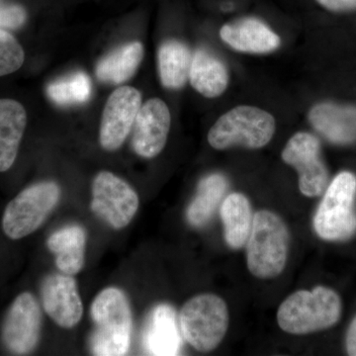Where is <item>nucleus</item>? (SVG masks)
<instances>
[{"instance_id": "20e7f679", "label": "nucleus", "mask_w": 356, "mask_h": 356, "mask_svg": "<svg viewBox=\"0 0 356 356\" xmlns=\"http://www.w3.org/2000/svg\"><path fill=\"white\" fill-rule=\"evenodd\" d=\"M273 115L257 107L238 106L218 119L210 129L208 142L216 149L232 147L261 149L275 133Z\"/></svg>"}, {"instance_id": "2eb2a0df", "label": "nucleus", "mask_w": 356, "mask_h": 356, "mask_svg": "<svg viewBox=\"0 0 356 356\" xmlns=\"http://www.w3.org/2000/svg\"><path fill=\"white\" fill-rule=\"evenodd\" d=\"M222 41L234 50L250 54H267L280 47V36L255 18L235 21L222 26Z\"/></svg>"}, {"instance_id": "4be33fe9", "label": "nucleus", "mask_w": 356, "mask_h": 356, "mask_svg": "<svg viewBox=\"0 0 356 356\" xmlns=\"http://www.w3.org/2000/svg\"><path fill=\"white\" fill-rule=\"evenodd\" d=\"M144 56L139 42L124 44L100 60L96 67V76L103 83L120 84L135 74Z\"/></svg>"}, {"instance_id": "1a4fd4ad", "label": "nucleus", "mask_w": 356, "mask_h": 356, "mask_svg": "<svg viewBox=\"0 0 356 356\" xmlns=\"http://www.w3.org/2000/svg\"><path fill=\"white\" fill-rule=\"evenodd\" d=\"M282 159L299 175V189L307 197L322 195L329 184V172L321 154V143L312 134L300 132L288 140Z\"/></svg>"}, {"instance_id": "bb28decb", "label": "nucleus", "mask_w": 356, "mask_h": 356, "mask_svg": "<svg viewBox=\"0 0 356 356\" xmlns=\"http://www.w3.org/2000/svg\"><path fill=\"white\" fill-rule=\"evenodd\" d=\"M317 2L332 13H350L356 10V0H317Z\"/></svg>"}, {"instance_id": "4468645a", "label": "nucleus", "mask_w": 356, "mask_h": 356, "mask_svg": "<svg viewBox=\"0 0 356 356\" xmlns=\"http://www.w3.org/2000/svg\"><path fill=\"white\" fill-rule=\"evenodd\" d=\"M309 120L329 142L337 145L356 142V105L318 103L310 110Z\"/></svg>"}, {"instance_id": "a878e982", "label": "nucleus", "mask_w": 356, "mask_h": 356, "mask_svg": "<svg viewBox=\"0 0 356 356\" xmlns=\"http://www.w3.org/2000/svg\"><path fill=\"white\" fill-rule=\"evenodd\" d=\"M27 13L18 4L0 0V29L15 30L24 24Z\"/></svg>"}, {"instance_id": "6ab92c4d", "label": "nucleus", "mask_w": 356, "mask_h": 356, "mask_svg": "<svg viewBox=\"0 0 356 356\" xmlns=\"http://www.w3.org/2000/svg\"><path fill=\"white\" fill-rule=\"evenodd\" d=\"M189 79L200 95L215 98L222 95L228 88V70L209 51L198 50L192 57Z\"/></svg>"}, {"instance_id": "39448f33", "label": "nucleus", "mask_w": 356, "mask_h": 356, "mask_svg": "<svg viewBox=\"0 0 356 356\" xmlns=\"http://www.w3.org/2000/svg\"><path fill=\"white\" fill-rule=\"evenodd\" d=\"M356 177L350 172L339 173L327 187L318 205L314 228L325 241H344L356 233Z\"/></svg>"}, {"instance_id": "7ed1b4c3", "label": "nucleus", "mask_w": 356, "mask_h": 356, "mask_svg": "<svg viewBox=\"0 0 356 356\" xmlns=\"http://www.w3.org/2000/svg\"><path fill=\"white\" fill-rule=\"evenodd\" d=\"M290 236L287 226L275 213H255L247 243L248 270L259 280L277 277L286 266Z\"/></svg>"}, {"instance_id": "a211bd4d", "label": "nucleus", "mask_w": 356, "mask_h": 356, "mask_svg": "<svg viewBox=\"0 0 356 356\" xmlns=\"http://www.w3.org/2000/svg\"><path fill=\"white\" fill-rule=\"evenodd\" d=\"M144 346L152 355H177L180 337L172 307L161 305L152 312L145 331Z\"/></svg>"}, {"instance_id": "f03ea898", "label": "nucleus", "mask_w": 356, "mask_h": 356, "mask_svg": "<svg viewBox=\"0 0 356 356\" xmlns=\"http://www.w3.org/2000/svg\"><path fill=\"white\" fill-rule=\"evenodd\" d=\"M341 315V300L337 293L318 286L312 291L300 290L284 300L278 309L277 323L287 334L303 336L330 329Z\"/></svg>"}, {"instance_id": "b1692460", "label": "nucleus", "mask_w": 356, "mask_h": 356, "mask_svg": "<svg viewBox=\"0 0 356 356\" xmlns=\"http://www.w3.org/2000/svg\"><path fill=\"white\" fill-rule=\"evenodd\" d=\"M90 79L84 72H74L49 84L47 95L60 106L81 104L88 102L91 96Z\"/></svg>"}, {"instance_id": "f3484780", "label": "nucleus", "mask_w": 356, "mask_h": 356, "mask_svg": "<svg viewBox=\"0 0 356 356\" xmlns=\"http://www.w3.org/2000/svg\"><path fill=\"white\" fill-rule=\"evenodd\" d=\"M27 124V114L19 102L0 99V172L13 166Z\"/></svg>"}, {"instance_id": "412c9836", "label": "nucleus", "mask_w": 356, "mask_h": 356, "mask_svg": "<svg viewBox=\"0 0 356 356\" xmlns=\"http://www.w3.org/2000/svg\"><path fill=\"white\" fill-rule=\"evenodd\" d=\"M228 189V181L221 175H208L201 180L197 193L187 209L186 216L191 226L200 228L212 219Z\"/></svg>"}, {"instance_id": "cd10ccee", "label": "nucleus", "mask_w": 356, "mask_h": 356, "mask_svg": "<svg viewBox=\"0 0 356 356\" xmlns=\"http://www.w3.org/2000/svg\"><path fill=\"white\" fill-rule=\"evenodd\" d=\"M346 351L348 355L356 356V317L348 327L346 339Z\"/></svg>"}, {"instance_id": "dca6fc26", "label": "nucleus", "mask_w": 356, "mask_h": 356, "mask_svg": "<svg viewBox=\"0 0 356 356\" xmlns=\"http://www.w3.org/2000/svg\"><path fill=\"white\" fill-rule=\"evenodd\" d=\"M47 247L56 254V264L60 273L74 275L86 262V232L83 227L72 225L51 234Z\"/></svg>"}, {"instance_id": "393cba45", "label": "nucleus", "mask_w": 356, "mask_h": 356, "mask_svg": "<svg viewBox=\"0 0 356 356\" xmlns=\"http://www.w3.org/2000/svg\"><path fill=\"white\" fill-rule=\"evenodd\" d=\"M24 51L6 30L0 29V76L13 74L22 67Z\"/></svg>"}, {"instance_id": "aec40b11", "label": "nucleus", "mask_w": 356, "mask_h": 356, "mask_svg": "<svg viewBox=\"0 0 356 356\" xmlns=\"http://www.w3.org/2000/svg\"><path fill=\"white\" fill-rule=\"evenodd\" d=\"M220 213L224 224L225 238L229 247L234 250L245 247L254 222L248 199L242 193L229 194L221 204Z\"/></svg>"}, {"instance_id": "f8f14e48", "label": "nucleus", "mask_w": 356, "mask_h": 356, "mask_svg": "<svg viewBox=\"0 0 356 356\" xmlns=\"http://www.w3.org/2000/svg\"><path fill=\"white\" fill-rule=\"evenodd\" d=\"M168 105L153 98L140 106L133 126L132 147L138 156L153 159L163 151L170 129Z\"/></svg>"}, {"instance_id": "423d86ee", "label": "nucleus", "mask_w": 356, "mask_h": 356, "mask_svg": "<svg viewBox=\"0 0 356 356\" xmlns=\"http://www.w3.org/2000/svg\"><path fill=\"white\" fill-rule=\"evenodd\" d=\"M179 324L182 336L192 348L209 353L221 343L228 331V306L217 295H197L182 307Z\"/></svg>"}, {"instance_id": "f257e3e1", "label": "nucleus", "mask_w": 356, "mask_h": 356, "mask_svg": "<svg viewBox=\"0 0 356 356\" xmlns=\"http://www.w3.org/2000/svg\"><path fill=\"white\" fill-rule=\"evenodd\" d=\"M90 314L95 323L90 339L93 355H127L132 337L133 315L125 293L116 287L105 288L93 300Z\"/></svg>"}, {"instance_id": "6e6552de", "label": "nucleus", "mask_w": 356, "mask_h": 356, "mask_svg": "<svg viewBox=\"0 0 356 356\" xmlns=\"http://www.w3.org/2000/svg\"><path fill=\"white\" fill-rule=\"evenodd\" d=\"M139 205L137 192L125 180L109 172L96 175L90 208L96 216L102 218L111 228L121 229L127 227Z\"/></svg>"}, {"instance_id": "9b49d317", "label": "nucleus", "mask_w": 356, "mask_h": 356, "mask_svg": "<svg viewBox=\"0 0 356 356\" xmlns=\"http://www.w3.org/2000/svg\"><path fill=\"white\" fill-rule=\"evenodd\" d=\"M140 106L142 95L131 86L116 89L109 96L100 125L99 140L103 149L109 152L120 149L132 131Z\"/></svg>"}, {"instance_id": "5701e85b", "label": "nucleus", "mask_w": 356, "mask_h": 356, "mask_svg": "<svg viewBox=\"0 0 356 356\" xmlns=\"http://www.w3.org/2000/svg\"><path fill=\"white\" fill-rule=\"evenodd\" d=\"M192 56L189 49L178 41L161 44L159 51V70L161 83L166 88H182L189 79Z\"/></svg>"}, {"instance_id": "0eeeda50", "label": "nucleus", "mask_w": 356, "mask_h": 356, "mask_svg": "<svg viewBox=\"0 0 356 356\" xmlns=\"http://www.w3.org/2000/svg\"><path fill=\"white\" fill-rule=\"evenodd\" d=\"M60 198V188L56 182H39L27 187L7 205L2 219L4 233L11 240L31 235L48 219Z\"/></svg>"}, {"instance_id": "9d476101", "label": "nucleus", "mask_w": 356, "mask_h": 356, "mask_svg": "<svg viewBox=\"0 0 356 356\" xmlns=\"http://www.w3.org/2000/svg\"><path fill=\"white\" fill-rule=\"evenodd\" d=\"M42 313L31 293L20 294L7 313L2 339L14 355H28L36 348L41 334Z\"/></svg>"}, {"instance_id": "ddd939ff", "label": "nucleus", "mask_w": 356, "mask_h": 356, "mask_svg": "<svg viewBox=\"0 0 356 356\" xmlns=\"http://www.w3.org/2000/svg\"><path fill=\"white\" fill-rule=\"evenodd\" d=\"M42 301L49 317L60 327H76L83 315L76 281L69 274H51L42 285Z\"/></svg>"}]
</instances>
